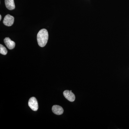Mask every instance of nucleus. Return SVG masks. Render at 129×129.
I'll list each match as a JSON object with an SVG mask.
<instances>
[{
  "label": "nucleus",
  "mask_w": 129,
  "mask_h": 129,
  "mask_svg": "<svg viewBox=\"0 0 129 129\" xmlns=\"http://www.w3.org/2000/svg\"><path fill=\"white\" fill-rule=\"evenodd\" d=\"M48 32L45 29L40 30L37 35V40L39 46L41 47L45 46L48 41Z\"/></svg>",
  "instance_id": "nucleus-1"
},
{
  "label": "nucleus",
  "mask_w": 129,
  "mask_h": 129,
  "mask_svg": "<svg viewBox=\"0 0 129 129\" xmlns=\"http://www.w3.org/2000/svg\"><path fill=\"white\" fill-rule=\"evenodd\" d=\"M28 106L32 110L34 111H37L39 108L38 102L35 97H32L29 100Z\"/></svg>",
  "instance_id": "nucleus-2"
},
{
  "label": "nucleus",
  "mask_w": 129,
  "mask_h": 129,
  "mask_svg": "<svg viewBox=\"0 0 129 129\" xmlns=\"http://www.w3.org/2000/svg\"><path fill=\"white\" fill-rule=\"evenodd\" d=\"M14 22V17L9 14H7L5 16L3 21L4 24L7 26H11L13 24Z\"/></svg>",
  "instance_id": "nucleus-3"
},
{
  "label": "nucleus",
  "mask_w": 129,
  "mask_h": 129,
  "mask_svg": "<svg viewBox=\"0 0 129 129\" xmlns=\"http://www.w3.org/2000/svg\"><path fill=\"white\" fill-rule=\"evenodd\" d=\"M63 94L64 97L69 101L73 102L75 100V95L74 93L72 92V90H66L63 92Z\"/></svg>",
  "instance_id": "nucleus-4"
},
{
  "label": "nucleus",
  "mask_w": 129,
  "mask_h": 129,
  "mask_svg": "<svg viewBox=\"0 0 129 129\" xmlns=\"http://www.w3.org/2000/svg\"><path fill=\"white\" fill-rule=\"evenodd\" d=\"M4 42L7 47L10 50H12L14 48L15 46V42L12 41L9 37H6L4 40Z\"/></svg>",
  "instance_id": "nucleus-5"
},
{
  "label": "nucleus",
  "mask_w": 129,
  "mask_h": 129,
  "mask_svg": "<svg viewBox=\"0 0 129 129\" xmlns=\"http://www.w3.org/2000/svg\"><path fill=\"white\" fill-rule=\"evenodd\" d=\"M52 111L54 114L58 115H61L63 112L62 108L57 105H54L52 107Z\"/></svg>",
  "instance_id": "nucleus-6"
},
{
  "label": "nucleus",
  "mask_w": 129,
  "mask_h": 129,
  "mask_svg": "<svg viewBox=\"0 0 129 129\" xmlns=\"http://www.w3.org/2000/svg\"><path fill=\"white\" fill-rule=\"evenodd\" d=\"M5 5L8 9L12 10L15 8L14 0H5Z\"/></svg>",
  "instance_id": "nucleus-7"
},
{
  "label": "nucleus",
  "mask_w": 129,
  "mask_h": 129,
  "mask_svg": "<svg viewBox=\"0 0 129 129\" xmlns=\"http://www.w3.org/2000/svg\"><path fill=\"white\" fill-rule=\"evenodd\" d=\"M8 52L7 50L2 44L0 45V53L3 55H6Z\"/></svg>",
  "instance_id": "nucleus-8"
},
{
  "label": "nucleus",
  "mask_w": 129,
  "mask_h": 129,
  "mask_svg": "<svg viewBox=\"0 0 129 129\" xmlns=\"http://www.w3.org/2000/svg\"><path fill=\"white\" fill-rule=\"evenodd\" d=\"M2 19V16L1 15H0V20H1Z\"/></svg>",
  "instance_id": "nucleus-9"
}]
</instances>
